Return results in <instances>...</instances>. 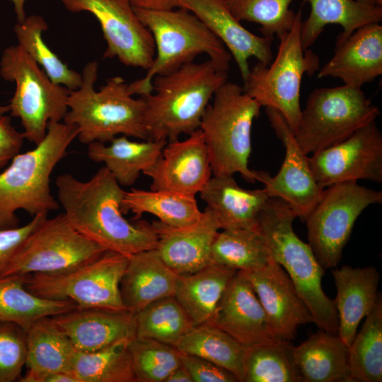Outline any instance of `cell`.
<instances>
[{"mask_svg":"<svg viewBox=\"0 0 382 382\" xmlns=\"http://www.w3.org/2000/svg\"><path fill=\"white\" fill-rule=\"evenodd\" d=\"M361 2L368 3V4H377V0H358ZM380 6V5H379Z\"/></svg>","mask_w":382,"mask_h":382,"instance_id":"f5cc1de1","label":"cell"},{"mask_svg":"<svg viewBox=\"0 0 382 382\" xmlns=\"http://www.w3.org/2000/svg\"><path fill=\"white\" fill-rule=\"evenodd\" d=\"M24 137L11 124L9 116L0 117V168L20 152Z\"/></svg>","mask_w":382,"mask_h":382,"instance_id":"bcb514c9","label":"cell"},{"mask_svg":"<svg viewBox=\"0 0 382 382\" xmlns=\"http://www.w3.org/2000/svg\"><path fill=\"white\" fill-rule=\"evenodd\" d=\"M78 133L74 125L50 122L42 141L31 150L19 152L0 173V227L19 226L18 210L34 216L59 208L51 192L50 176Z\"/></svg>","mask_w":382,"mask_h":382,"instance_id":"3957f363","label":"cell"},{"mask_svg":"<svg viewBox=\"0 0 382 382\" xmlns=\"http://www.w3.org/2000/svg\"><path fill=\"white\" fill-rule=\"evenodd\" d=\"M127 263V257L106 251L96 259L64 272L28 274L25 286L36 296L71 301L78 308L127 309L120 292V282Z\"/></svg>","mask_w":382,"mask_h":382,"instance_id":"8fae6325","label":"cell"},{"mask_svg":"<svg viewBox=\"0 0 382 382\" xmlns=\"http://www.w3.org/2000/svg\"><path fill=\"white\" fill-rule=\"evenodd\" d=\"M332 274L337 289L334 303L338 318L337 335L349 347L361 320L376 305L380 276L373 266L343 265L333 270Z\"/></svg>","mask_w":382,"mask_h":382,"instance_id":"cb8c5ba5","label":"cell"},{"mask_svg":"<svg viewBox=\"0 0 382 382\" xmlns=\"http://www.w3.org/2000/svg\"><path fill=\"white\" fill-rule=\"evenodd\" d=\"M221 230L257 229L259 216L270 198L264 188L247 190L233 175H214L199 192Z\"/></svg>","mask_w":382,"mask_h":382,"instance_id":"d4e9b609","label":"cell"},{"mask_svg":"<svg viewBox=\"0 0 382 382\" xmlns=\"http://www.w3.org/2000/svg\"><path fill=\"white\" fill-rule=\"evenodd\" d=\"M129 348L137 381L165 382L182 365L180 350L151 338L136 336Z\"/></svg>","mask_w":382,"mask_h":382,"instance_id":"60d3db41","label":"cell"},{"mask_svg":"<svg viewBox=\"0 0 382 382\" xmlns=\"http://www.w3.org/2000/svg\"><path fill=\"white\" fill-rule=\"evenodd\" d=\"M377 4L380 6L382 4V0H377Z\"/></svg>","mask_w":382,"mask_h":382,"instance_id":"db71d44e","label":"cell"},{"mask_svg":"<svg viewBox=\"0 0 382 382\" xmlns=\"http://www.w3.org/2000/svg\"><path fill=\"white\" fill-rule=\"evenodd\" d=\"M27 275L0 277V321L17 324L27 331L37 320L77 308L71 301L47 299L30 292Z\"/></svg>","mask_w":382,"mask_h":382,"instance_id":"1f68e13d","label":"cell"},{"mask_svg":"<svg viewBox=\"0 0 382 382\" xmlns=\"http://www.w3.org/2000/svg\"><path fill=\"white\" fill-rule=\"evenodd\" d=\"M261 107L235 83L226 81L216 90L199 127L214 175L238 173L248 183L256 181L248 163L252 125Z\"/></svg>","mask_w":382,"mask_h":382,"instance_id":"52a82bcc","label":"cell"},{"mask_svg":"<svg viewBox=\"0 0 382 382\" xmlns=\"http://www.w3.org/2000/svg\"><path fill=\"white\" fill-rule=\"evenodd\" d=\"M55 184L57 201L66 219L91 241L127 257L156 248L157 236L152 224L125 218L122 202L125 191L105 166L87 181L64 173L57 177Z\"/></svg>","mask_w":382,"mask_h":382,"instance_id":"6da1fadb","label":"cell"},{"mask_svg":"<svg viewBox=\"0 0 382 382\" xmlns=\"http://www.w3.org/2000/svg\"><path fill=\"white\" fill-rule=\"evenodd\" d=\"M227 79V71L211 60L156 76L153 91L141 96L148 139L168 142L199 129L210 99Z\"/></svg>","mask_w":382,"mask_h":382,"instance_id":"7a4b0ae2","label":"cell"},{"mask_svg":"<svg viewBox=\"0 0 382 382\" xmlns=\"http://www.w3.org/2000/svg\"><path fill=\"white\" fill-rule=\"evenodd\" d=\"M311 6L307 20L301 23V39L307 50L318 39L325 27L338 24L342 32L337 40L340 43L355 30L382 20L381 6L358 0H304Z\"/></svg>","mask_w":382,"mask_h":382,"instance_id":"83f0119b","label":"cell"},{"mask_svg":"<svg viewBox=\"0 0 382 382\" xmlns=\"http://www.w3.org/2000/svg\"><path fill=\"white\" fill-rule=\"evenodd\" d=\"M9 112V106L0 104V117L5 115Z\"/></svg>","mask_w":382,"mask_h":382,"instance_id":"816d5d0a","label":"cell"},{"mask_svg":"<svg viewBox=\"0 0 382 382\" xmlns=\"http://www.w3.org/2000/svg\"><path fill=\"white\" fill-rule=\"evenodd\" d=\"M237 270L211 262L193 273L178 275L174 296L194 325L209 322Z\"/></svg>","mask_w":382,"mask_h":382,"instance_id":"f546056e","label":"cell"},{"mask_svg":"<svg viewBox=\"0 0 382 382\" xmlns=\"http://www.w3.org/2000/svg\"><path fill=\"white\" fill-rule=\"evenodd\" d=\"M151 224L157 236L156 250L178 275L193 273L211 263L212 246L221 228L209 207L188 226L173 227L160 221Z\"/></svg>","mask_w":382,"mask_h":382,"instance_id":"44dd1931","label":"cell"},{"mask_svg":"<svg viewBox=\"0 0 382 382\" xmlns=\"http://www.w3.org/2000/svg\"><path fill=\"white\" fill-rule=\"evenodd\" d=\"M296 218L284 200L270 197L260 212L257 230L272 258L288 274L296 291L308 307L313 323L320 330L338 334V318L334 301L322 287L325 270L312 249L293 229Z\"/></svg>","mask_w":382,"mask_h":382,"instance_id":"5b68a950","label":"cell"},{"mask_svg":"<svg viewBox=\"0 0 382 382\" xmlns=\"http://www.w3.org/2000/svg\"><path fill=\"white\" fill-rule=\"evenodd\" d=\"M48 25L39 15L26 16L22 23L14 26L18 45L42 68L50 80L65 86L69 91L76 90L81 84V74L71 69L50 50L42 38Z\"/></svg>","mask_w":382,"mask_h":382,"instance_id":"f35d334b","label":"cell"},{"mask_svg":"<svg viewBox=\"0 0 382 382\" xmlns=\"http://www.w3.org/2000/svg\"><path fill=\"white\" fill-rule=\"evenodd\" d=\"M133 7L148 10H170L178 8V0H128Z\"/></svg>","mask_w":382,"mask_h":382,"instance_id":"c3c4849f","label":"cell"},{"mask_svg":"<svg viewBox=\"0 0 382 382\" xmlns=\"http://www.w3.org/2000/svg\"><path fill=\"white\" fill-rule=\"evenodd\" d=\"M301 10L296 13L290 30L282 35L277 54L266 66L260 62L251 69L244 81V91L261 106L277 110L294 133L301 115L300 91L304 74L313 75L319 59L311 50H303L301 39Z\"/></svg>","mask_w":382,"mask_h":382,"instance_id":"ba28073f","label":"cell"},{"mask_svg":"<svg viewBox=\"0 0 382 382\" xmlns=\"http://www.w3.org/2000/svg\"><path fill=\"white\" fill-rule=\"evenodd\" d=\"M211 161L199 129L185 140L168 141L156 162L143 174L151 179V190L194 195L212 177Z\"/></svg>","mask_w":382,"mask_h":382,"instance_id":"ac0fdd59","label":"cell"},{"mask_svg":"<svg viewBox=\"0 0 382 382\" xmlns=\"http://www.w3.org/2000/svg\"><path fill=\"white\" fill-rule=\"evenodd\" d=\"M243 382H301L290 341L247 349Z\"/></svg>","mask_w":382,"mask_h":382,"instance_id":"ab89813d","label":"cell"},{"mask_svg":"<svg viewBox=\"0 0 382 382\" xmlns=\"http://www.w3.org/2000/svg\"><path fill=\"white\" fill-rule=\"evenodd\" d=\"M26 353V331L13 323L0 321V382L20 379Z\"/></svg>","mask_w":382,"mask_h":382,"instance_id":"7bdbcfd3","label":"cell"},{"mask_svg":"<svg viewBox=\"0 0 382 382\" xmlns=\"http://www.w3.org/2000/svg\"><path fill=\"white\" fill-rule=\"evenodd\" d=\"M316 180L323 189L345 181L382 182V134L374 121L345 140L308 157Z\"/></svg>","mask_w":382,"mask_h":382,"instance_id":"2e32d148","label":"cell"},{"mask_svg":"<svg viewBox=\"0 0 382 382\" xmlns=\"http://www.w3.org/2000/svg\"><path fill=\"white\" fill-rule=\"evenodd\" d=\"M294 0H226L232 14L239 21L261 25L264 37L279 38L292 28L296 13L290 9Z\"/></svg>","mask_w":382,"mask_h":382,"instance_id":"b9f144b4","label":"cell"},{"mask_svg":"<svg viewBox=\"0 0 382 382\" xmlns=\"http://www.w3.org/2000/svg\"><path fill=\"white\" fill-rule=\"evenodd\" d=\"M27 371L34 374L71 372L76 351L52 316L35 321L26 331Z\"/></svg>","mask_w":382,"mask_h":382,"instance_id":"d6a6232c","label":"cell"},{"mask_svg":"<svg viewBox=\"0 0 382 382\" xmlns=\"http://www.w3.org/2000/svg\"><path fill=\"white\" fill-rule=\"evenodd\" d=\"M178 277L156 248L132 255L120 282L125 307L137 313L158 299L174 295Z\"/></svg>","mask_w":382,"mask_h":382,"instance_id":"484cf974","label":"cell"},{"mask_svg":"<svg viewBox=\"0 0 382 382\" xmlns=\"http://www.w3.org/2000/svg\"><path fill=\"white\" fill-rule=\"evenodd\" d=\"M165 382H193L192 379L186 370V369L181 365L175 370H174L169 376L166 378Z\"/></svg>","mask_w":382,"mask_h":382,"instance_id":"681fc988","label":"cell"},{"mask_svg":"<svg viewBox=\"0 0 382 382\" xmlns=\"http://www.w3.org/2000/svg\"><path fill=\"white\" fill-rule=\"evenodd\" d=\"M379 114L360 87L318 88L310 93L294 134L306 155L314 154L345 140Z\"/></svg>","mask_w":382,"mask_h":382,"instance_id":"30bf717a","label":"cell"},{"mask_svg":"<svg viewBox=\"0 0 382 382\" xmlns=\"http://www.w3.org/2000/svg\"><path fill=\"white\" fill-rule=\"evenodd\" d=\"M294 358L301 382H352L349 347L337 335L320 330L294 346Z\"/></svg>","mask_w":382,"mask_h":382,"instance_id":"4316f807","label":"cell"},{"mask_svg":"<svg viewBox=\"0 0 382 382\" xmlns=\"http://www.w3.org/2000/svg\"><path fill=\"white\" fill-rule=\"evenodd\" d=\"M246 349L279 340L250 282L241 271L229 281L209 320Z\"/></svg>","mask_w":382,"mask_h":382,"instance_id":"e0dca14e","label":"cell"},{"mask_svg":"<svg viewBox=\"0 0 382 382\" xmlns=\"http://www.w3.org/2000/svg\"><path fill=\"white\" fill-rule=\"evenodd\" d=\"M48 213L37 214L28 224L14 228L0 227V276L21 245L47 217Z\"/></svg>","mask_w":382,"mask_h":382,"instance_id":"ee69618b","label":"cell"},{"mask_svg":"<svg viewBox=\"0 0 382 382\" xmlns=\"http://www.w3.org/2000/svg\"><path fill=\"white\" fill-rule=\"evenodd\" d=\"M382 203V192L361 186L357 181L332 184L304 221L308 245L324 270L335 267L354 224L368 207Z\"/></svg>","mask_w":382,"mask_h":382,"instance_id":"7c38bea8","label":"cell"},{"mask_svg":"<svg viewBox=\"0 0 382 382\" xmlns=\"http://www.w3.org/2000/svg\"><path fill=\"white\" fill-rule=\"evenodd\" d=\"M382 74V26L359 28L336 44L335 54L319 71L318 78L340 79L345 85L360 87Z\"/></svg>","mask_w":382,"mask_h":382,"instance_id":"603a6c76","label":"cell"},{"mask_svg":"<svg viewBox=\"0 0 382 382\" xmlns=\"http://www.w3.org/2000/svg\"><path fill=\"white\" fill-rule=\"evenodd\" d=\"M76 350L94 352L136 337V313L129 309L76 308L52 316Z\"/></svg>","mask_w":382,"mask_h":382,"instance_id":"7402d4cb","label":"cell"},{"mask_svg":"<svg viewBox=\"0 0 382 382\" xmlns=\"http://www.w3.org/2000/svg\"><path fill=\"white\" fill-rule=\"evenodd\" d=\"M265 311L276 336L291 341L312 316L283 267L272 257L264 267L243 272Z\"/></svg>","mask_w":382,"mask_h":382,"instance_id":"d6986e66","label":"cell"},{"mask_svg":"<svg viewBox=\"0 0 382 382\" xmlns=\"http://www.w3.org/2000/svg\"><path fill=\"white\" fill-rule=\"evenodd\" d=\"M129 340L94 352L76 350L71 373L79 382H136Z\"/></svg>","mask_w":382,"mask_h":382,"instance_id":"e575fe53","label":"cell"},{"mask_svg":"<svg viewBox=\"0 0 382 382\" xmlns=\"http://www.w3.org/2000/svg\"><path fill=\"white\" fill-rule=\"evenodd\" d=\"M106 251L79 233L63 212L50 219L47 216L28 235L0 277L62 273Z\"/></svg>","mask_w":382,"mask_h":382,"instance_id":"4fadbf2b","label":"cell"},{"mask_svg":"<svg viewBox=\"0 0 382 382\" xmlns=\"http://www.w3.org/2000/svg\"><path fill=\"white\" fill-rule=\"evenodd\" d=\"M122 135L106 144L95 141L88 145V158L103 163L117 183L124 187L132 185L141 173L152 166L167 144L164 140H129Z\"/></svg>","mask_w":382,"mask_h":382,"instance_id":"f1b7e54d","label":"cell"},{"mask_svg":"<svg viewBox=\"0 0 382 382\" xmlns=\"http://www.w3.org/2000/svg\"><path fill=\"white\" fill-rule=\"evenodd\" d=\"M141 22L151 32L155 45V57L145 76L129 83L131 93L141 96L153 91L156 76L172 72L206 54L219 68L227 71L232 56L205 25L190 11L148 10L133 7Z\"/></svg>","mask_w":382,"mask_h":382,"instance_id":"8992f818","label":"cell"},{"mask_svg":"<svg viewBox=\"0 0 382 382\" xmlns=\"http://www.w3.org/2000/svg\"><path fill=\"white\" fill-rule=\"evenodd\" d=\"M174 295L158 299L136 313V336L174 347L194 327Z\"/></svg>","mask_w":382,"mask_h":382,"instance_id":"74e56055","label":"cell"},{"mask_svg":"<svg viewBox=\"0 0 382 382\" xmlns=\"http://www.w3.org/2000/svg\"><path fill=\"white\" fill-rule=\"evenodd\" d=\"M60 1L71 12L87 11L96 17L107 42L105 58L116 57L127 66L150 67L156 53L153 36L128 0Z\"/></svg>","mask_w":382,"mask_h":382,"instance_id":"5bb4252c","label":"cell"},{"mask_svg":"<svg viewBox=\"0 0 382 382\" xmlns=\"http://www.w3.org/2000/svg\"><path fill=\"white\" fill-rule=\"evenodd\" d=\"M122 212H132L136 219L144 213L152 214L161 222L173 227L194 224L201 217L195 196L170 190H145L132 188L125 191Z\"/></svg>","mask_w":382,"mask_h":382,"instance_id":"4dcf8cb0","label":"cell"},{"mask_svg":"<svg viewBox=\"0 0 382 382\" xmlns=\"http://www.w3.org/2000/svg\"><path fill=\"white\" fill-rule=\"evenodd\" d=\"M183 353L207 359L243 382L247 349L226 332L205 323L195 325L175 347Z\"/></svg>","mask_w":382,"mask_h":382,"instance_id":"836d02e7","label":"cell"},{"mask_svg":"<svg viewBox=\"0 0 382 382\" xmlns=\"http://www.w3.org/2000/svg\"><path fill=\"white\" fill-rule=\"evenodd\" d=\"M224 45L234 59L243 80L249 71L248 60L255 57L266 66L272 60V38L258 36L244 28L229 10L226 0H178Z\"/></svg>","mask_w":382,"mask_h":382,"instance_id":"ffe728a7","label":"cell"},{"mask_svg":"<svg viewBox=\"0 0 382 382\" xmlns=\"http://www.w3.org/2000/svg\"><path fill=\"white\" fill-rule=\"evenodd\" d=\"M0 75L15 82L11 115L21 120L25 139L35 145L46 135L50 122H62L68 111L69 90L54 83L18 44L6 47L0 60Z\"/></svg>","mask_w":382,"mask_h":382,"instance_id":"9c48e42d","label":"cell"},{"mask_svg":"<svg viewBox=\"0 0 382 382\" xmlns=\"http://www.w3.org/2000/svg\"><path fill=\"white\" fill-rule=\"evenodd\" d=\"M352 382L382 381V299L372 311L349 347Z\"/></svg>","mask_w":382,"mask_h":382,"instance_id":"8d00e7d4","label":"cell"},{"mask_svg":"<svg viewBox=\"0 0 382 382\" xmlns=\"http://www.w3.org/2000/svg\"><path fill=\"white\" fill-rule=\"evenodd\" d=\"M181 361L193 382H239L228 369L198 356L182 352Z\"/></svg>","mask_w":382,"mask_h":382,"instance_id":"f6af8a7d","label":"cell"},{"mask_svg":"<svg viewBox=\"0 0 382 382\" xmlns=\"http://www.w3.org/2000/svg\"><path fill=\"white\" fill-rule=\"evenodd\" d=\"M98 70L96 61L84 66L81 86L69 91L63 122L76 126L79 141L87 145L106 143L119 134L148 139L144 99L133 98L129 83L120 76L109 79L100 91H96Z\"/></svg>","mask_w":382,"mask_h":382,"instance_id":"277c9868","label":"cell"},{"mask_svg":"<svg viewBox=\"0 0 382 382\" xmlns=\"http://www.w3.org/2000/svg\"><path fill=\"white\" fill-rule=\"evenodd\" d=\"M265 112L285 148V156L274 176L264 170H253L254 178L264 185L269 197L284 200L296 217L304 221L320 199L324 189L316 180L308 157L282 114L270 108H265Z\"/></svg>","mask_w":382,"mask_h":382,"instance_id":"9a60e30c","label":"cell"},{"mask_svg":"<svg viewBox=\"0 0 382 382\" xmlns=\"http://www.w3.org/2000/svg\"><path fill=\"white\" fill-rule=\"evenodd\" d=\"M21 382H79L76 378L67 371L34 374L27 371L19 379Z\"/></svg>","mask_w":382,"mask_h":382,"instance_id":"7dc6e473","label":"cell"},{"mask_svg":"<svg viewBox=\"0 0 382 382\" xmlns=\"http://www.w3.org/2000/svg\"><path fill=\"white\" fill-rule=\"evenodd\" d=\"M16 15L17 23H22L26 18L25 4L28 0H11Z\"/></svg>","mask_w":382,"mask_h":382,"instance_id":"f907efd6","label":"cell"},{"mask_svg":"<svg viewBox=\"0 0 382 382\" xmlns=\"http://www.w3.org/2000/svg\"><path fill=\"white\" fill-rule=\"evenodd\" d=\"M271 258L257 228L219 231L211 250V262L241 272L258 270L266 265Z\"/></svg>","mask_w":382,"mask_h":382,"instance_id":"d590c367","label":"cell"}]
</instances>
